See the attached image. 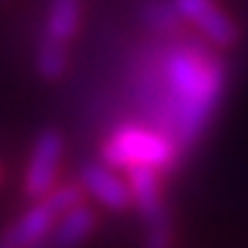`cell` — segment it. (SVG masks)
<instances>
[{"mask_svg":"<svg viewBox=\"0 0 248 248\" xmlns=\"http://www.w3.org/2000/svg\"><path fill=\"white\" fill-rule=\"evenodd\" d=\"M155 75L141 83L155 130L190 149L213 122L226 86L223 61L213 50L196 45H171L157 58Z\"/></svg>","mask_w":248,"mask_h":248,"instance_id":"obj_1","label":"cell"},{"mask_svg":"<svg viewBox=\"0 0 248 248\" xmlns=\"http://www.w3.org/2000/svg\"><path fill=\"white\" fill-rule=\"evenodd\" d=\"M179 143L160 133L155 127L143 124H119L113 133L105 138L99 157L110 169H155V171H171L179 163Z\"/></svg>","mask_w":248,"mask_h":248,"instance_id":"obj_2","label":"cell"},{"mask_svg":"<svg viewBox=\"0 0 248 248\" xmlns=\"http://www.w3.org/2000/svg\"><path fill=\"white\" fill-rule=\"evenodd\" d=\"M63 157V138L58 130H45L36 138L31 160H28L25 171V196L33 202H42L50 196L55 187V177H58V166Z\"/></svg>","mask_w":248,"mask_h":248,"instance_id":"obj_3","label":"cell"},{"mask_svg":"<svg viewBox=\"0 0 248 248\" xmlns=\"http://www.w3.org/2000/svg\"><path fill=\"white\" fill-rule=\"evenodd\" d=\"M177 14L185 22L196 25V31L210 42V45L221 47H234L240 42V28L234 25V19L215 6V0H174Z\"/></svg>","mask_w":248,"mask_h":248,"instance_id":"obj_4","label":"cell"},{"mask_svg":"<svg viewBox=\"0 0 248 248\" xmlns=\"http://www.w3.org/2000/svg\"><path fill=\"white\" fill-rule=\"evenodd\" d=\"M80 185L89 196H94L105 210H113V213H124L133 207V193H130V185L127 179H122L116 174V169L105 166L102 160L99 163H89L80 171Z\"/></svg>","mask_w":248,"mask_h":248,"instance_id":"obj_5","label":"cell"},{"mask_svg":"<svg viewBox=\"0 0 248 248\" xmlns=\"http://www.w3.org/2000/svg\"><path fill=\"white\" fill-rule=\"evenodd\" d=\"M160 171L155 169H130L127 171V185H130V193H133V204L135 210L141 213L143 223L146 226H157V223L171 221L169 210L163 204V185H160Z\"/></svg>","mask_w":248,"mask_h":248,"instance_id":"obj_6","label":"cell"},{"mask_svg":"<svg viewBox=\"0 0 248 248\" xmlns=\"http://www.w3.org/2000/svg\"><path fill=\"white\" fill-rule=\"evenodd\" d=\"M55 223H58V215L45 202H36L33 207H28L25 213L6 229L3 243L6 246H17V248H36L47 234H53Z\"/></svg>","mask_w":248,"mask_h":248,"instance_id":"obj_7","label":"cell"},{"mask_svg":"<svg viewBox=\"0 0 248 248\" xmlns=\"http://www.w3.org/2000/svg\"><path fill=\"white\" fill-rule=\"evenodd\" d=\"M97 226V215L89 204H80L66 215L58 218L53 229V248H78L80 243H86L89 234Z\"/></svg>","mask_w":248,"mask_h":248,"instance_id":"obj_8","label":"cell"},{"mask_svg":"<svg viewBox=\"0 0 248 248\" xmlns=\"http://www.w3.org/2000/svg\"><path fill=\"white\" fill-rule=\"evenodd\" d=\"M80 28V0H50L45 22V39L66 45Z\"/></svg>","mask_w":248,"mask_h":248,"instance_id":"obj_9","label":"cell"},{"mask_svg":"<svg viewBox=\"0 0 248 248\" xmlns=\"http://www.w3.org/2000/svg\"><path fill=\"white\" fill-rule=\"evenodd\" d=\"M66 66H69V50L61 42H53V39H42L39 45V53H36V69L45 80H58L66 75Z\"/></svg>","mask_w":248,"mask_h":248,"instance_id":"obj_10","label":"cell"},{"mask_svg":"<svg viewBox=\"0 0 248 248\" xmlns=\"http://www.w3.org/2000/svg\"><path fill=\"white\" fill-rule=\"evenodd\" d=\"M141 19H143V25L157 31V33H171L182 22V17L177 14L174 0H149L141 9Z\"/></svg>","mask_w":248,"mask_h":248,"instance_id":"obj_11","label":"cell"},{"mask_svg":"<svg viewBox=\"0 0 248 248\" xmlns=\"http://www.w3.org/2000/svg\"><path fill=\"white\" fill-rule=\"evenodd\" d=\"M42 202H45L47 207L61 218V215H66L69 210H75V207H80V204H86V190H83L80 182H66V185H55L53 190H50V196L42 199Z\"/></svg>","mask_w":248,"mask_h":248,"instance_id":"obj_12","label":"cell"},{"mask_svg":"<svg viewBox=\"0 0 248 248\" xmlns=\"http://www.w3.org/2000/svg\"><path fill=\"white\" fill-rule=\"evenodd\" d=\"M146 248H171V221L146 226Z\"/></svg>","mask_w":248,"mask_h":248,"instance_id":"obj_13","label":"cell"},{"mask_svg":"<svg viewBox=\"0 0 248 248\" xmlns=\"http://www.w3.org/2000/svg\"><path fill=\"white\" fill-rule=\"evenodd\" d=\"M0 248H17V246H6V243H0Z\"/></svg>","mask_w":248,"mask_h":248,"instance_id":"obj_14","label":"cell"}]
</instances>
